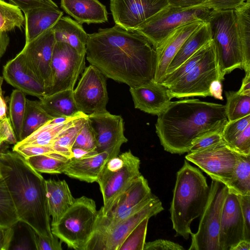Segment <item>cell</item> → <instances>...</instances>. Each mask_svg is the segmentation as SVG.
I'll list each match as a JSON object with an SVG mask.
<instances>
[{"label":"cell","mask_w":250,"mask_h":250,"mask_svg":"<svg viewBox=\"0 0 250 250\" xmlns=\"http://www.w3.org/2000/svg\"><path fill=\"white\" fill-rule=\"evenodd\" d=\"M86 59L106 78L135 87L154 81L157 53L137 29L116 24L88 34Z\"/></svg>","instance_id":"6da1fadb"},{"label":"cell","mask_w":250,"mask_h":250,"mask_svg":"<svg viewBox=\"0 0 250 250\" xmlns=\"http://www.w3.org/2000/svg\"><path fill=\"white\" fill-rule=\"evenodd\" d=\"M228 121L225 105L187 99L171 101L158 115L155 130L165 150L183 154L201 138L222 133Z\"/></svg>","instance_id":"7a4b0ae2"},{"label":"cell","mask_w":250,"mask_h":250,"mask_svg":"<svg viewBox=\"0 0 250 250\" xmlns=\"http://www.w3.org/2000/svg\"><path fill=\"white\" fill-rule=\"evenodd\" d=\"M0 172L20 221L39 234L53 238L45 180L40 173L14 151L0 152Z\"/></svg>","instance_id":"3957f363"},{"label":"cell","mask_w":250,"mask_h":250,"mask_svg":"<svg viewBox=\"0 0 250 250\" xmlns=\"http://www.w3.org/2000/svg\"><path fill=\"white\" fill-rule=\"evenodd\" d=\"M209 187L202 172L185 160L177 172L169 211L175 236L186 240L192 232V221L201 216L208 200Z\"/></svg>","instance_id":"277c9868"},{"label":"cell","mask_w":250,"mask_h":250,"mask_svg":"<svg viewBox=\"0 0 250 250\" xmlns=\"http://www.w3.org/2000/svg\"><path fill=\"white\" fill-rule=\"evenodd\" d=\"M215 51L219 80L235 69H243V57L233 10H211L207 21Z\"/></svg>","instance_id":"5b68a950"},{"label":"cell","mask_w":250,"mask_h":250,"mask_svg":"<svg viewBox=\"0 0 250 250\" xmlns=\"http://www.w3.org/2000/svg\"><path fill=\"white\" fill-rule=\"evenodd\" d=\"M97 214L93 199L84 196L76 198L57 222L51 225L52 233L68 247L84 250L93 232Z\"/></svg>","instance_id":"8992f818"},{"label":"cell","mask_w":250,"mask_h":250,"mask_svg":"<svg viewBox=\"0 0 250 250\" xmlns=\"http://www.w3.org/2000/svg\"><path fill=\"white\" fill-rule=\"evenodd\" d=\"M140 160L129 150L109 159L97 182L103 199L98 215L105 216L130 184L141 175Z\"/></svg>","instance_id":"52a82bcc"},{"label":"cell","mask_w":250,"mask_h":250,"mask_svg":"<svg viewBox=\"0 0 250 250\" xmlns=\"http://www.w3.org/2000/svg\"><path fill=\"white\" fill-rule=\"evenodd\" d=\"M156 197L152 193L147 180L140 175L119 197L105 216L97 214L93 232L84 250L109 229L140 210Z\"/></svg>","instance_id":"ba28073f"},{"label":"cell","mask_w":250,"mask_h":250,"mask_svg":"<svg viewBox=\"0 0 250 250\" xmlns=\"http://www.w3.org/2000/svg\"><path fill=\"white\" fill-rule=\"evenodd\" d=\"M210 11L202 4L187 8L168 5L137 30L146 36L157 49L178 27L195 21H206Z\"/></svg>","instance_id":"9c48e42d"},{"label":"cell","mask_w":250,"mask_h":250,"mask_svg":"<svg viewBox=\"0 0 250 250\" xmlns=\"http://www.w3.org/2000/svg\"><path fill=\"white\" fill-rule=\"evenodd\" d=\"M228 193L226 185L212 180L197 231L192 233L189 250H220L219 234L224 205Z\"/></svg>","instance_id":"30bf717a"},{"label":"cell","mask_w":250,"mask_h":250,"mask_svg":"<svg viewBox=\"0 0 250 250\" xmlns=\"http://www.w3.org/2000/svg\"><path fill=\"white\" fill-rule=\"evenodd\" d=\"M218 80L216 54L211 41L205 55L197 65L188 74L168 87L171 99L210 96L209 86Z\"/></svg>","instance_id":"8fae6325"},{"label":"cell","mask_w":250,"mask_h":250,"mask_svg":"<svg viewBox=\"0 0 250 250\" xmlns=\"http://www.w3.org/2000/svg\"><path fill=\"white\" fill-rule=\"evenodd\" d=\"M185 158L197 166L212 180L225 185L233 175L238 153L223 140L208 147L188 152Z\"/></svg>","instance_id":"7c38bea8"},{"label":"cell","mask_w":250,"mask_h":250,"mask_svg":"<svg viewBox=\"0 0 250 250\" xmlns=\"http://www.w3.org/2000/svg\"><path fill=\"white\" fill-rule=\"evenodd\" d=\"M85 58L86 54L79 53L68 44L56 42L51 62L52 83L47 95L74 90L85 67Z\"/></svg>","instance_id":"4fadbf2b"},{"label":"cell","mask_w":250,"mask_h":250,"mask_svg":"<svg viewBox=\"0 0 250 250\" xmlns=\"http://www.w3.org/2000/svg\"><path fill=\"white\" fill-rule=\"evenodd\" d=\"M106 77L95 66L85 67L73 91L79 110L89 115L105 112L108 97Z\"/></svg>","instance_id":"5bb4252c"},{"label":"cell","mask_w":250,"mask_h":250,"mask_svg":"<svg viewBox=\"0 0 250 250\" xmlns=\"http://www.w3.org/2000/svg\"><path fill=\"white\" fill-rule=\"evenodd\" d=\"M55 42L54 33L51 28L25 43L21 51L27 65L44 87L45 95L52 86L51 62Z\"/></svg>","instance_id":"9a60e30c"},{"label":"cell","mask_w":250,"mask_h":250,"mask_svg":"<svg viewBox=\"0 0 250 250\" xmlns=\"http://www.w3.org/2000/svg\"><path fill=\"white\" fill-rule=\"evenodd\" d=\"M164 209L161 201L156 197L140 210L107 230L91 243L86 250H119L126 237L141 221Z\"/></svg>","instance_id":"2e32d148"},{"label":"cell","mask_w":250,"mask_h":250,"mask_svg":"<svg viewBox=\"0 0 250 250\" xmlns=\"http://www.w3.org/2000/svg\"><path fill=\"white\" fill-rule=\"evenodd\" d=\"M168 5L167 0H110L115 24L126 29H137Z\"/></svg>","instance_id":"e0dca14e"},{"label":"cell","mask_w":250,"mask_h":250,"mask_svg":"<svg viewBox=\"0 0 250 250\" xmlns=\"http://www.w3.org/2000/svg\"><path fill=\"white\" fill-rule=\"evenodd\" d=\"M96 135L97 152L107 151L112 157L118 156L121 146L128 140L124 135V123L120 115L104 113L88 115Z\"/></svg>","instance_id":"ac0fdd59"},{"label":"cell","mask_w":250,"mask_h":250,"mask_svg":"<svg viewBox=\"0 0 250 250\" xmlns=\"http://www.w3.org/2000/svg\"><path fill=\"white\" fill-rule=\"evenodd\" d=\"M244 239L245 225L239 202L236 194L228 192L221 217L218 239L220 250H229Z\"/></svg>","instance_id":"d6986e66"},{"label":"cell","mask_w":250,"mask_h":250,"mask_svg":"<svg viewBox=\"0 0 250 250\" xmlns=\"http://www.w3.org/2000/svg\"><path fill=\"white\" fill-rule=\"evenodd\" d=\"M2 75L7 83L25 94L39 100L45 96L44 87L27 65L21 52L3 66Z\"/></svg>","instance_id":"ffe728a7"},{"label":"cell","mask_w":250,"mask_h":250,"mask_svg":"<svg viewBox=\"0 0 250 250\" xmlns=\"http://www.w3.org/2000/svg\"><path fill=\"white\" fill-rule=\"evenodd\" d=\"M167 90V87L154 81L129 89L135 108L157 116L171 102Z\"/></svg>","instance_id":"44dd1931"},{"label":"cell","mask_w":250,"mask_h":250,"mask_svg":"<svg viewBox=\"0 0 250 250\" xmlns=\"http://www.w3.org/2000/svg\"><path fill=\"white\" fill-rule=\"evenodd\" d=\"M204 22L195 21L178 27L156 49L157 66L155 82L161 83L163 81L168 66L182 44Z\"/></svg>","instance_id":"7402d4cb"},{"label":"cell","mask_w":250,"mask_h":250,"mask_svg":"<svg viewBox=\"0 0 250 250\" xmlns=\"http://www.w3.org/2000/svg\"><path fill=\"white\" fill-rule=\"evenodd\" d=\"M112 158L107 151H92L80 158H71L63 171L67 176L87 183L97 182L107 161Z\"/></svg>","instance_id":"603a6c76"},{"label":"cell","mask_w":250,"mask_h":250,"mask_svg":"<svg viewBox=\"0 0 250 250\" xmlns=\"http://www.w3.org/2000/svg\"><path fill=\"white\" fill-rule=\"evenodd\" d=\"M61 7L81 24L102 23L108 20L105 6L98 0H61Z\"/></svg>","instance_id":"cb8c5ba5"},{"label":"cell","mask_w":250,"mask_h":250,"mask_svg":"<svg viewBox=\"0 0 250 250\" xmlns=\"http://www.w3.org/2000/svg\"><path fill=\"white\" fill-rule=\"evenodd\" d=\"M25 43L52 28L62 16L59 8L38 7L24 13Z\"/></svg>","instance_id":"d4e9b609"},{"label":"cell","mask_w":250,"mask_h":250,"mask_svg":"<svg viewBox=\"0 0 250 250\" xmlns=\"http://www.w3.org/2000/svg\"><path fill=\"white\" fill-rule=\"evenodd\" d=\"M51 225L55 224L73 204V197L65 180H45Z\"/></svg>","instance_id":"484cf974"},{"label":"cell","mask_w":250,"mask_h":250,"mask_svg":"<svg viewBox=\"0 0 250 250\" xmlns=\"http://www.w3.org/2000/svg\"><path fill=\"white\" fill-rule=\"evenodd\" d=\"M56 42L68 44L81 54H86L88 34L82 24L69 17H62L52 28Z\"/></svg>","instance_id":"4316f807"},{"label":"cell","mask_w":250,"mask_h":250,"mask_svg":"<svg viewBox=\"0 0 250 250\" xmlns=\"http://www.w3.org/2000/svg\"><path fill=\"white\" fill-rule=\"evenodd\" d=\"M211 41L210 27L208 23L205 21L182 44L168 66L166 75L173 72L197 51Z\"/></svg>","instance_id":"83f0119b"},{"label":"cell","mask_w":250,"mask_h":250,"mask_svg":"<svg viewBox=\"0 0 250 250\" xmlns=\"http://www.w3.org/2000/svg\"><path fill=\"white\" fill-rule=\"evenodd\" d=\"M87 115L80 116L62 124L54 123L50 120L24 140L14 145V147L28 146H50L55 140L67 129L72 127L77 121Z\"/></svg>","instance_id":"f1b7e54d"},{"label":"cell","mask_w":250,"mask_h":250,"mask_svg":"<svg viewBox=\"0 0 250 250\" xmlns=\"http://www.w3.org/2000/svg\"><path fill=\"white\" fill-rule=\"evenodd\" d=\"M73 90H65L46 95L40 99L42 106L53 118L73 117L81 112L73 98Z\"/></svg>","instance_id":"f546056e"},{"label":"cell","mask_w":250,"mask_h":250,"mask_svg":"<svg viewBox=\"0 0 250 250\" xmlns=\"http://www.w3.org/2000/svg\"><path fill=\"white\" fill-rule=\"evenodd\" d=\"M237 33L241 43L243 67L250 71V0L234 10Z\"/></svg>","instance_id":"4dcf8cb0"},{"label":"cell","mask_w":250,"mask_h":250,"mask_svg":"<svg viewBox=\"0 0 250 250\" xmlns=\"http://www.w3.org/2000/svg\"><path fill=\"white\" fill-rule=\"evenodd\" d=\"M53 118L43 108L40 101L27 99L20 141Z\"/></svg>","instance_id":"1f68e13d"},{"label":"cell","mask_w":250,"mask_h":250,"mask_svg":"<svg viewBox=\"0 0 250 250\" xmlns=\"http://www.w3.org/2000/svg\"><path fill=\"white\" fill-rule=\"evenodd\" d=\"M225 185L229 193L237 195H250V155L238 153L233 175Z\"/></svg>","instance_id":"d6a6232c"},{"label":"cell","mask_w":250,"mask_h":250,"mask_svg":"<svg viewBox=\"0 0 250 250\" xmlns=\"http://www.w3.org/2000/svg\"><path fill=\"white\" fill-rule=\"evenodd\" d=\"M25 159L37 172L49 174L62 173L70 160L57 153L34 155Z\"/></svg>","instance_id":"836d02e7"},{"label":"cell","mask_w":250,"mask_h":250,"mask_svg":"<svg viewBox=\"0 0 250 250\" xmlns=\"http://www.w3.org/2000/svg\"><path fill=\"white\" fill-rule=\"evenodd\" d=\"M25 95L22 91L15 89L13 90L9 100V119L18 142L21 141L25 111L27 99Z\"/></svg>","instance_id":"e575fe53"},{"label":"cell","mask_w":250,"mask_h":250,"mask_svg":"<svg viewBox=\"0 0 250 250\" xmlns=\"http://www.w3.org/2000/svg\"><path fill=\"white\" fill-rule=\"evenodd\" d=\"M227 102L226 113L229 121L239 119L250 115V96L238 91H225Z\"/></svg>","instance_id":"d590c367"},{"label":"cell","mask_w":250,"mask_h":250,"mask_svg":"<svg viewBox=\"0 0 250 250\" xmlns=\"http://www.w3.org/2000/svg\"><path fill=\"white\" fill-rule=\"evenodd\" d=\"M25 24V18L21 9L14 4L0 0V32L21 28Z\"/></svg>","instance_id":"8d00e7d4"},{"label":"cell","mask_w":250,"mask_h":250,"mask_svg":"<svg viewBox=\"0 0 250 250\" xmlns=\"http://www.w3.org/2000/svg\"><path fill=\"white\" fill-rule=\"evenodd\" d=\"M20 221L4 181L0 178V227H12Z\"/></svg>","instance_id":"74e56055"},{"label":"cell","mask_w":250,"mask_h":250,"mask_svg":"<svg viewBox=\"0 0 250 250\" xmlns=\"http://www.w3.org/2000/svg\"><path fill=\"white\" fill-rule=\"evenodd\" d=\"M88 116L79 119L72 127L55 140L51 147L57 153L68 159L73 157L72 149L73 144Z\"/></svg>","instance_id":"f35d334b"},{"label":"cell","mask_w":250,"mask_h":250,"mask_svg":"<svg viewBox=\"0 0 250 250\" xmlns=\"http://www.w3.org/2000/svg\"><path fill=\"white\" fill-rule=\"evenodd\" d=\"M211 41L197 51L173 72L166 75L163 81L159 83L168 87L190 72L202 59Z\"/></svg>","instance_id":"ab89813d"},{"label":"cell","mask_w":250,"mask_h":250,"mask_svg":"<svg viewBox=\"0 0 250 250\" xmlns=\"http://www.w3.org/2000/svg\"><path fill=\"white\" fill-rule=\"evenodd\" d=\"M149 219L146 218L139 224L126 237L119 250H144Z\"/></svg>","instance_id":"60d3db41"},{"label":"cell","mask_w":250,"mask_h":250,"mask_svg":"<svg viewBox=\"0 0 250 250\" xmlns=\"http://www.w3.org/2000/svg\"><path fill=\"white\" fill-rule=\"evenodd\" d=\"M88 117L85 119L79 131L72 148H79L88 151H93L96 149L97 141L95 133Z\"/></svg>","instance_id":"b9f144b4"},{"label":"cell","mask_w":250,"mask_h":250,"mask_svg":"<svg viewBox=\"0 0 250 250\" xmlns=\"http://www.w3.org/2000/svg\"><path fill=\"white\" fill-rule=\"evenodd\" d=\"M249 125L250 115L234 121H228L222 132L224 141L228 145L230 144Z\"/></svg>","instance_id":"7bdbcfd3"},{"label":"cell","mask_w":250,"mask_h":250,"mask_svg":"<svg viewBox=\"0 0 250 250\" xmlns=\"http://www.w3.org/2000/svg\"><path fill=\"white\" fill-rule=\"evenodd\" d=\"M30 232L37 250H62V242L56 236L53 238L42 236L32 228Z\"/></svg>","instance_id":"ee69618b"},{"label":"cell","mask_w":250,"mask_h":250,"mask_svg":"<svg viewBox=\"0 0 250 250\" xmlns=\"http://www.w3.org/2000/svg\"><path fill=\"white\" fill-rule=\"evenodd\" d=\"M228 145L238 153L250 155V125Z\"/></svg>","instance_id":"f6af8a7d"},{"label":"cell","mask_w":250,"mask_h":250,"mask_svg":"<svg viewBox=\"0 0 250 250\" xmlns=\"http://www.w3.org/2000/svg\"><path fill=\"white\" fill-rule=\"evenodd\" d=\"M247 0H205L202 4L211 10H235Z\"/></svg>","instance_id":"bcb514c9"},{"label":"cell","mask_w":250,"mask_h":250,"mask_svg":"<svg viewBox=\"0 0 250 250\" xmlns=\"http://www.w3.org/2000/svg\"><path fill=\"white\" fill-rule=\"evenodd\" d=\"M21 10L25 13L28 10L38 7L59 8L52 0H9Z\"/></svg>","instance_id":"7dc6e473"},{"label":"cell","mask_w":250,"mask_h":250,"mask_svg":"<svg viewBox=\"0 0 250 250\" xmlns=\"http://www.w3.org/2000/svg\"><path fill=\"white\" fill-rule=\"evenodd\" d=\"M13 151L18 152L25 158L34 155L57 153L50 146H28L13 147Z\"/></svg>","instance_id":"c3c4849f"},{"label":"cell","mask_w":250,"mask_h":250,"mask_svg":"<svg viewBox=\"0 0 250 250\" xmlns=\"http://www.w3.org/2000/svg\"><path fill=\"white\" fill-rule=\"evenodd\" d=\"M237 196L244 222L245 240L250 241V195Z\"/></svg>","instance_id":"681fc988"},{"label":"cell","mask_w":250,"mask_h":250,"mask_svg":"<svg viewBox=\"0 0 250 250\" xmlns=\"http://www.w3.org/2000/svg\"><path fill=\"white\" fill-rule=\"evenodd\" d=\"M181 245L172 241L159 239L145 243L144 250H183Z\"/></svg>","instance_id":"f907efd6"},{"label":"cell","mask_w":250,"mask_h":250,"mask_svg":"<svg viewBox=\"0 0 250 250\" xmlns=\"http://www.w3.org/2000/svg\"><path fill=\"white\" fill-rule=\"evenodd\" d=\"M223 140L222 133L214 132L208 134L196 141L193 144L189 152L208 147Z\"/></svg>","instance_id":"816d5d0a"},{"label":"cell","mask_w":250,"mask_h":250,"mask_svg":"<svg viewBox=\"0 0 250 250\" xmlns=\"http://www.w3.org/2000/svg\"><path fill=\"white\" fill-rule=\"evenodd\" d=\"M0 138L11 145H15L18 142L9 118L1 120L0 123Z\"/></svg>","instance_id":"f5cc1de1"},{"label":"cell","mask_w":250,"mask_h":250,"mask_svg":"<svg viewBox=\"0 0 250 250\" xmlns=\"http://www.w3.org/2000/svg\"><path fill=\"white\" fill-rule=\"evenodd\" d=\"M14 226L0 227V250H9L14 234Z\"/></svg>","instance_id":"db71d44e"},{"label":"cell","mask_w":250,"mask_h":250,"mask_svg":"<svg viewBox=\"0 0 250 250\" xmlns=\"http://www.w3.org/2000/svg\"><path fill=\"white\" fill-rule=\"evenodd\" d=\"M169 5L179 8H190L202 4L205 0H167Z\"/></svg>","instance_id":"11a10c76"},{"label":"cell","mask_w":250,"mask_h":250,"mask_svg":"<svg viewBox=\"0 0 250 250\" xmlns=\"http://www.w3.org/2000/svg\"><path fill=\"white\" fill-rule=\"evenodd\" d=\"M221 82L218 80L212 81L209 86L210 96L220 100H223Z\"/></svg>","instance_id":"9f6ffc18"},{"label":"cell","mask_w":250,"mask_h":250,"mask_svg":"<svg viewBox=\"0 0 250 250\" xmlns=\"http://www.w3.org/2000/svg\"><path fill=\"white\" fill-rule=\"evenodd\" d=\"M238 92L242 95L250 96V71L246 73L242 84Z\"/></svg>","instance_id":"6f0895ef"},{"label":"cell","mask_w":250,"mask_h":250,"mask_svg":"<svg viewBox=\"0 0 250 250\" xmlns=\"http://www.w3.org/2000/svg\"><path fill=\"white\" fill-rule=\"evenodd\" d=\"M10 38L6 32H0V61L9 44Z\"/></svg>","instance_id":"680465c9"},{"label":"cell","mask_w":250,"mask_h":250,"mask_svg":"<svg viewBox=\"0 0 250 250\" xmlns=\"http://www.w3.org/2000/svg\"><path fill=\"white\" fill-rule=\"evenodd\" d=\"M229 250H250V241L242 240L231 247Z\"/></svg>","instance_id":"91938a15"},{"label":"cell","mask_w":250,"mask_h":250,"mask_svg":"<svg viewBox=\"0 0 250 250\" xmlns=\"http://www.w3.org/2000/svg\"><path fill=\"white\" fill-rule=\"evenodd\" d=\"M7 108L3 96H0V120H2L7 118Z\"/></svg>","instance_id":"94428289"},{"label":"cell","mask_w":250,"mask_h":250,"mask_svg":"<svg viewBox=\"0 0 250 250\" xmlns=\"http://www.w3.org/2000/svg\"><path fill=\"white\" fill-rule=\"evenodd\" d=\"M3 77L0 76V96H3L2 90V85L3 81Z\"/></svg>","instance_id":"6125c7cd"},{"label":"cell","mask_w":250,"mask_h":250,"mask_svg":"<svg viewBox=\"0 0 250 250\" xmlns=\"http://www.w3.org/2000/svg\"><path fill=\"white\" fill-rule=\"evenodd\" d=\"M3 143V141L0 138V146Z\"/></svg>","instance_id":"be15d7a7"},{"label":"cell","mask_w":250,"mask_h":250,"mask_svg":"<svg viewBox=\"0 0 250 250\" xmlns=\"http://www.w3.org/2000/svg\"><path fill=\"white\" fill-rule=\"evenodd\" d=\"M1 177V174H0V178Z\"/></svg>","instance_id":"e7e4bbea"},{"label":"cell","mask_w":250,"mask_h":250,"mask_svg":"<svg viewBox=\"0 0 250 250\" xmlns=\"http://www.w3.org/2000/svg\"><path fill=\"white\" fill-rule=\"evenodd\" d=\"M1 121V120H0V123Z\"/></svg>","instance_id":"03108f58"}]
</instances>
